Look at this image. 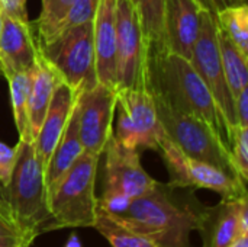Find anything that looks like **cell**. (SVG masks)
Here are the masks:
<instances>
[{
	"label": "cell",
	"instance_id": "16",
	"mask_svg": "<svg viewBox=\"0 0 248 247\" xmlns=\"http://www.w3.org/2000/svg\"><path fill=\"white\" fill-rule=\"evenodd\" d=\"M97 82L116 90V0H100L93 17Z\"/></svg>",
	"mask_w": 248,
	"mask_h": 247
},
{
	"label": "cell",
	"instance_id": "1",
	"mask_svg": "<svg viewBox=\"0 0 248 247\" xmlns=\"http://www.w3.org/2000/svg\"><path fill=\"white\" fill-rule=\"evenodd\" d=\"M174 189L169 183L157 182L122 213L112 214L129 230L158 247H187L190 233L198 229L202 207L182 201Z\"/></svg>",
	"mask_w": 248,
	"mask_h": 247
},
{
	"label": "cell",
	"instance_id": "26",
	"mask_svg": "<svg viewBox=\"0 0 248 247\" xmlns=\"http://www.w3.org/2000/svg\"><path fill=\"white\" fill-rule=\"evenodd\" d=\"M32 242L28 240L19 226L16 224L12 211L3 197L0 198V247H31Z\"/></svg>",
	"mask_w": 248,
	"mask_h": 247
},
{
	"label": "cell",
	"instance_id": "2",
	"mask_svg": "<svg viewBox=\"0 0 248 247\" xmlns=\"http://www.w3.org/2000/svg\"><path fill=\"white\" fill-rule=\"evenodd\" d=\"M148 90L170 106L203 119L228 144L218 106L189 60L167 51L148 55Z\"/></svg>",
	"mask_w": 248,
	"mask_h": 247
},
{
	"label": "cell",
	"instance_id": "30",
	"mask_svg": "<svg viewBox=\"0 0 248 247\" xmlns=\"http://www.w3.org/2000/svg\"><path fill=\"white\" fill-rule=\"evenodd\" d=\"M0 4L6 15L22 20H29L26 13V0H0Z\"/></svg>",
	"mask_w": 248,
	"mask_h": 247
},
{
	"label": "cell",
	"instance_id": "35",
	"mask_svg": "<svg viewBox=\"0 0 248 247\" xmlns=\"http://www.w3.org/2000/svg\"><path fill=\"white\" fill-rule=\"evenodd\" d=\"M230 6L231 4H243V3H247V0H228Z\"/></svg>",
	"mask_w": 248,
	"mask_h": 247
},
{
	"label": "cell",
	"instance_id": "17",
	"mask_svg": "<svg viewBox=\"0 0 248 247\" xmlns=\"http://www.w3.org/2000/svg\"><path fill=\"white\" fill-rule=\"evenodd\" d=\"M74 99H76L74 90L65 82H61L52 95L48 111L45 114L39 132L35 138L36 154L44 170L46 169V165L64 132V128L68 122L74 105Z\"/></svg>",
	"mask_w": 248,
	"mask_h": 247
},
{
	"label": "cell",
	"instance_id": "28",
	"mask_svg": "<svg viewBox=\"0 0 248 247\" xmlns=\"http://www.w3.org/2000/svg\"><path fill=\"white\" fill-rule=\"evenodd\" d=\"M99 1L100 0H73V4L70 7V12L67 15V19L62 25L61 32L73 26L93 22Z\"/></svg>",
	"mask_w": 248,
	"mask_h": 247
},
{
	"label": "cell",
	"instance_id": "18",
	"mask_svg": "<svg viewBox=\"0 0 248 247\" xmlns=\"http://www.w3.org/2000/svg\"><path fill=\"white\" fill-rule=\"evenodd\" d=\"M61 82H64L62 76L46 60L38 44V55L32 67V84L29 92V103H28L29 130L33 140L39 132L49 102L52 99V95Z\"/></svg>",
	"mask_w": 248,
	"mask_h": 247
},
{
	"label": "cell",
	"instance_id": "9",
	"mask_svg": "<svg viewBox=\"0 0 248 247\" xmlns=\"http://www.w3.org/2000/svg\"><path fill=\"white\" fill-rule=\"evenodd\" d=\"M148 89V41L131 0H116V90Z\"/></svg>",
	"mask_w": 248,
	"mask_h": 247
},
{
	"label": "cell",
	"instance_id": "23",
	"mask_svg": "<svg viewBox=\"0 0 248 247\" xmlns=\"http://www.w3.org/2000/svg\"><path fill=\"white\" fill-rule=\"evenodd\" d=\"M10 87V100L12 111L16 130L19 132V138L33 140L29 130V118H28V103H29V92L32 84V68L28 71L15 73L7 77Z\"/></svg>",
	"mask_w": 248,
	"mask_h": 247
},
{
	"label": "cell",
	"instance_id": "4",
	"mask_svg": "<svg viewBox=\"0 0 248 247\" xmlns=\"http://www.w3.org/2000/svg\"><path fill=\"white\" fill-rule=\"evenodd\" d=\"M99 160V156L83 150L48 194V208L55 230L93 229L97 211L96 176Z\"/></svg>",
	"mask_w": 248,
	"mask_h": 247
},
{
	"label": "cell",
	"instance_id": "3",
	"mask_svg": "<svg viewBox=\"0 0 248 247\" xmlns=\"http://www.w3.org/2000/svg\"><path fill=\"white\" fill-rule=\"evenodd\" d=\"M0 191L28 240L33 243L39 234L55 230L48 208L45 170L38 159L35 140L19 138L10 181Z\"/></svg>",
	"mask_w": 248,
	"mask_h": 247
},
{
	"label": "cell",
	"instance_id": "19",
	"mask_svg": "<svg viewBox=\"0 0 248 247\" xmlns=\"http://www.w3.org/2000/svg\"><path fill=\"white\" fill-rule=\"evenodd\" d=\"M81 153H83V146L80 141V131H78V108H77V93H76V99L68 122L45 169L46 198L48 194L55 188V185L68 172V169L73 166V163L78 159Z\"/></svg>",
	"mask_w": 248,
	"mask_h": 247
},
{
	"label": "cell",
	"instance_id": "29",
	"mask_svg": "<svg viewBox=\"0 0 248 247\" xmlns=\"http://www.w3.org/2000/svg\"><path fill=\"white\" fill-rule=\"evenodd\" d=\"M16 162V147H9L0 141V188H4L12 176Z\"/></svg>",
	"mask_w": 248,
	"mask_h": 247
},
{
	"label": "cell",
	"instance_id": "32",
	"mask_svg": "<svg viewBox=\"0 0 248 247\" xmlns=\"http://www.w3.org/2000/svg\"><path fill=\"white\" fill-rule=\"evenodd\" d=\"M206 12H209L214 17H217V15L227 6H230L228 0H196Z\"/></svg>",
	"mask_w": 248,
	"mask_h": 247
},
{
	"label": "cell",
	"instance_id": "31",
	"mask_svg": "<svg viewBox=\"0 0 248 247\" xmlns=\"http://www.w3.org/2000/svg\"><path fill=\"white\" fill-rule=\"evenodd\" d=\"M235 115L238 125L248 128V87L243 89L235 98Z\"/></svg>",
	"mask_w": 248,
	"mask_h": 247
},
{
	"label": "cell",
	"instance_id": "5",
	"mask_svg": "<svg viewBox=\"0 0 248 247\" xmlns=\"http://www.w3.org/2000/svg\"><path fill=\"white\" fill-rule=\"evenodd\" d=\"M151 98L163 131L173 144H176L186 156L219 167L240 179L231 159L230 147L221 135H218L203 119L170 106L154 93H151Z\"/></svg>",
	"mask_w": 248,
	"mask_h": 247
},
{
	"label": "cell",
	"instance_id": "11",
	"mask_svg": "<svg viewBox=\"0 0 248 247\" xmlns=\"http://www.w3.org/2000/svg\"><path fill=\"white\" fill-rule=\"evenodd\" d=\"M169 176V185L182 189H209L221 195L222 199H237L247 197V185L230 173L186 156L166 134L158 141V148Z\"/></svg>",
	"mask_w": 248,
	"mask_h": 247
},
{
	"label": "cell",
	"instance_id": "6",
	"mask_svg": "<svg viewBox=\"0 0 248 247\" xmlns=\"http://www.w3.org/2000/svg\"><path fill=\"white\" fill-rule=\"evenodd\" d=\"M103 192L97 205L109 213H122L134 199L147 194L155 183L141 166L140 150L122 146L113 134L106 148Z\"/></svg>",
	"mask_w": 248,
	"mask_h": 247
},
{
	"label": "cell",
	"instance_id": "15",
	"mask_svg": "<svg viewBox=\"0 0 248 247\" xmlns=\"http://www.w3.org/2000/svg\"><path fill=\"white\" fill-rule=\"evenodd\" d=\"M203 10L196 0H166L164 48L167 52L190 60Z\"/></svg>",
	"mask_w": 248,
	"mask_h": 247
},
{
	"label": "cell",
	"instance_id": "10",
	"mask_svg": "<svg viewBox=\"0 0 248 247\" xmlns=\"http://www.w3.org/2000/svg\"><path fill=\"white\" fill-rule=\"evenodd\" d=\"M113 137L125 147L157 150L164 135L148 89L116 90Z\"/></svg>",
	"mask_w": 248,
	"mask_h": 247
},
{
	"label": "cell",
	"instance_id": "36",
	"mask_svg": "<svg viewBox=\"0 0 248 247\" xmlns=\"http://www.w3.org/2000/svg\"><path fill=\"white\" fill-rule=\"evenodd\" d=\"M1 16H3V9H1V4H0V29H1Z\"/></svg>",
	"mask_w": 248,
	"mask_h": 247
},
{
	"label": "cell",
	"instance_id": "8",
	"mask_svg": "<svg viewBox=\"0 0 248 247\" xmlns=\"http://www.w3.org/2000/svg\"><path fill=\"white\" fill-rule=\"evenodd\" d=\"M189 61L206 84L218 106V111L225 122L230 146V138L234 130L238 127L235 115V99L227 82L221 61L217 38V19L206 10H203L201 15V29Z\"/></svg>",
	"mask_w": 248,
	"mask_h": 247
},
{
	"label": "cell",
	"instance_id": "20",
	"mask_svg": "<svg viewBox=\"0 0 248 247\" xmlns=\"http://www.w3.org/2000/svg\"><path fill=\"white\" fill-rule=\"evenodd\" d=\"M217 38H218V47H219L224 73L235 99L243 89L248 87V58L240 52V49L234 45V42L228 38V35L218 23H217Z\"/></svg>",
	"mask_w": 248,
	"mask_h": 247
},
{
	"label": "cell",
	"instance_id": "34",
	"mask_svg": "<svg viewBox=\"0 0 248 247\" xmlns=\"http://www.w3.org/2000/svg\"><path fill=\"white\" fill-rule=\"evenodd\" d=\"M65 247H80V245H78V242H77V237L74 236V237H71V242L67 245Z\"/></svg>",
	"mask_w": 248,
	"mask_h": 247
},
{
	"label": "cell",
	"instance_id": "13",
	"mask_svg": "<svg viewBox=\"0 0 248 247\" xmlns=\"http://www.w3.org/2000/svg\"><path fill=\"white\" fill-rule=\"evenodd\" d=\"M196 230L203 247H230L238 237L248 234L247 197L222 199L209 208L202 207Z\"/></svg>",
	"mask_w": 248,
	"mask_h": 247
},
{
	"label": "cell",
	"instance_id": "24",
	"mask_svg": "<svg viewBox=\"0 0 248 247\" xmlns=\"http://www.w3.org/2000/svg\"><path fill=\"white\" fill-rule=\"evenodd\" d=\"M217 23L224 29L228 38L240 49V52L248 58V6L231 4L224 7L217 15Z\"/></svg>",
	"mask_w": 248,
	"mask_h": 247
},
{
	"label": "cell",
	"instance_id": "25",
	"mask_svg": "<svg viewBox=\"0 0 248 247\" xmlns=\"http://www.w3.org/2000/svg\"><path fill=\"white\" fill-rule=\"evenodd\" d=\"M73 0H42L41 15L36 20L39 42L54 39L62 29Z\"/></svg>",
	"mask_w": 248,
	"mask_h": 247
},
{
	"label": "cell",
	"instance_id": "7",
	"mask_svg": "<svg viewBox=\"0 0 248 247\" xmlns=\"http://www.w3.org/2000/svg\"><path fill=\"white\" fill-rule=\"evenodd\" d=\"M38 44L42 54L60 71L74 93L87 90L97 83L93 22L64 29L48 42H39L38 39Z\"/></svg>",
	"mask_w": 248,
	"mask_h": 247
},
{
	"label": "cell",
	"instance_id": "22",
	"mask_svg": "<svg viewBox=\"0 0 248 247\" xmlns=\"http://www.w3.org/2000/svg\"><path fill=\"white\" fill-rule=\"evenodd\" d=\"M93 229H96L112 247H158L154 242L129 230L112 213L100 208L99 205Z\"/></svg>",
	"mask_w": 248,
	"mask_h": 247
},
{
	"label": "cell",
	"instance_id": "33",
	"mask_svg": "<svg viewBox=\"0 0 248 247\" xmlns=\"http://www.w3.org/2000/svg\"><path fill=\"white\" fill-rule=\"evenodd\" d=\"M230 247H248V234L238 237Z\"/></svg>",
	"mask_w": 248,
	"mask_h": 247
},
{
	"label": "cell",
	"instance_id": "21",
	"mask_svg": "<svg viewBox=\"0 0 248 247\" xmlns=\"http://www.w3.org/2000/svg\"><path fill=\"white\" fill-rule=\"evenodd\" d=\"M138 12L144 35L148 41V55L166 51L164 48V9L166 0H131Z\"/></svg>",
	"mask_w": 248,
	"mask_h": 247
},
{
	"label": "cell",
	"instance_id": "14",
	"mask_svg": "<svg viewBox=\"0 0 248 247\" xmlns=\"http://www.w3.org/2000/svg\"><path fill=\"white\" fill-rule=\"evenodd\" d=\"M36 55L38 38H35L29 20H22L3 12L0 29L1 74L7 79L15 73L31 70Z\"/></svg>",
	"mask_w": 248,
	"mask_h": 247
},
{
	"label": "cell",
	"instance_id": "27",
	"mask_svg": "<svg viewBox=\"0 0 248 247\" xmlns=\"http://www.w3.org/2000/svg\"><path fill=\"white\" fill-rule=\"evenodd\" d=\"M230 151L234 167L240 179L247 183L248 181V128L237 127L230 138Z\"/></svg>",
	"mask_w": 248,
	"mask_h": 247
},
{
	"label": "cell",
	"instance_id": "37",
	"mask_svg": "<svg viewBox=\"0 0 248 247\" xmlns=\"http://www.w3.org/2000/svg\"><path fill=\"white\" fill-rule=\"evenodd\" d=\"M0 74H1V68H0Z\"/></svg>",
	"mask_w": 248,
	"mask_h": 247
},
{
	"label": "cell",
	"instance_id": "12",
	"mask_svg": "<svg viewBox=\"0 0 248 247\" xmlns=\"http://www.w3.org/2000/svg\"><path fill=\"white\" fill-rule=\"evenodd\" d=\"M77 108L83 150L100 157L113 132L116 90L97 82L93 87L77 92Z\"/></svg>",
	"mask_w": 248,
	"mask_h": 247
}]
</instances>
